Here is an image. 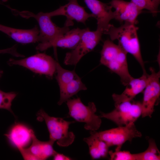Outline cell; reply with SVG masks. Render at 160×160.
Here are the masks:
<instances>
[{
	"instance_id": "cell-1",
	"label": "cell",
	"mask_w": 160,
	"mask_h": 160,
	"mask_svg": "<svg viewBox=\"0 0 160 160\" xmlns=\"http://www.w3.org/2000/svg\"><path fill=\"white\" fill-rule=\"evenodd\" d=\"M135 24L124 22L119 27L110 24L103 34L108 35L112 41L117 40L118 44L127 53L132 55L141 66L143 73H147L141 55L137 31Z\"/></svg>"
},
{
	"instance_id": "cell-2",
	"label": "cell",
	"mask_w": 160,
	"mask_h": 160,
	"mask_svg": "<svg viewBox=\"0 0 160 160\" xmlns=\"http://www.w3.org/2000/svg\"><path fill=\"white\" fill-rule=\"evenodd\" d=\"M127 54L119 44L107 40L104 42L100 60L101 64L119 76L122 84L125 86L133 77L129 71Z\"/></svg>"
},
{
	"instance_id": "cell-3",
	"label": "cell",
	"mask_w": 160,
	"mask_h": 160,
	"mask_svg": "<svg viewBox=\"0 0 160 160\" xmlns=\"http://www.w3.org/2000/svg\"><path fill=\"white\" fill-rule=\"evenodd\" d=\"M112 97L115 109L107 113H101L100 116L108 119L121 126L134 123L141 115V103L129 99L121 94H113Z\"/></svg>"
},
{
	"instance_id": "cell-4",
	"label": "cell",
	"mask_w": 160,
	"mask_h": 160,
	"mask_svg": "<svg viewBox=\"0 0 160 160\" xmlns=\"http://www.w3.org/2000/svg\"><path fill=\"white\" fill-rule=\"evenodd\" d=\"M20 16L25 18L33 17L38 22L40 27L39 42L36 47L41 51L42 48L57 38L63 35L69 30V26L64 25L62 27L57 26L51 20L47 12H40L37 14L27 11L19 12Z\"/></svg>"
},
{
	"instance_id": "cell-5",
	"label": "cell",
	"mask_w": 160,
	"mask_h": 160,
	"mask_svg": "<svg viewBox=\"0 0 160 160\" xmlns=\"http://www.w3.org/2000/svg\"><path fill=\"white\" fill-rule=\"evenodd\" d=\"M69 109V115L76 121L85 123L84 128L90 131H96L100 127L102 121L100 116L95 113L97 108L93 102L85 105L79 97L66 101Z\"/></svg>"
},
{
	"instance_id": "cell-6",
	"label": "cell",
	"mask_w": 160,
	"mask_h": 160,
	"mask_svg": "<svg viewBox=\"0 0 160 160\" xmlns=\"http://www.w3.org/2000/svg\"><path fill=\"white\" fill-rule=\"evenodd\" d=\"M37 115L44 121L49 132V140L56 141L58 145L64 147L73 142L75 135L73 132L69 131L68 129L69 125L75 121H67L61 118L50 116L42 109L38 111Z\"/></svg>"
},
{
	"instance_id": "cell-7",
	"label": "cell",
	"mask_w": 160,
	"mask_h": 160,
	"mask_svg": "<svg viewBox=\"0 0 160 160\" xmlns=\"http://www.w3.org/2000/svg\"><path fill=\"white\" fill-rule=\"evenodd\" d=\"M99 138L104 141L109 147L116 146L115 151L120 150L123 144L127 141L140 137L142 135L137 129L134 123L118 126L103 131H92Z\"/></svg>"
},
{
	"instance_id": "cell-8",
	"label": "cell",
	"mask_w": 160,
	"mask_h": 160,
	"mask_svg": "<svg viewBox=\"0 0 160 160\" xmlns=\"http://www.w3.org/2000/svg\"><path fill=\"white\" fill-rule=\"evenodd\" d=\"M103 34L97 30L92 31L88 28H86L76 47L66 53L64 64L76 65L84 55L94 49L100 41Z\"/></svg>"
},
{
	"instance_id": "cell-9",
	"label": "cell",
	"mask_w": 160,
	"mask_h": 160,
	"mask_svg": "<svg viewBox=\"0 0 160 160\" xmlns=\"http://www.w3.org/2000/svg\"><path fill=\"white\" fill-rule=\"evenodd\" d=\"M56 62L50 56L39 53L19 60L11 59L8 62L10 65L21 66L36 73L52 77L56 72Z\"/></svg>"
},
{
	"instance_id": "cell-10",
	"label": "cell",
	"mask_w": 160,
	"mask_h": 160,
	"mask_svg": "<svg viewBox=\"0 0 160 160\" xmlns=\"http://www.w3.org/2000/svg\"><path fill=\"white\" fill-rule=\"evenodd\" d=\"M151 73L148 75V81L144 89L143 100L141 103L142 117L151 118L154 111V106L160 95V72H156L152 67Z\"/></svg>"
},
{
	"instance_id": "cell-11",
	"label": "cell",
	"mask_w": 160,
	"mask_h": 160,
	"mask_svg": "<svg viewBox=\"0 0 160 160\" xmlns=\"http://www.w3.org/2000/svg\"><path fill=\"white\" fill-rule=\"evenodd\" d=\"M31 139L32 143L29 148H22L19 149L24 159L45 160L53 156L57 153L53 147L54 141L49 139L46 142L39 140L36 137L33 130Z\"/></svg>"
},
{
	"instance_id": "cell-12",
	"label": "cell",
	"mask_w": 160,
	"mask_h": 160,
	"mask_svg": "<svg viewBox=\"0 0 160 160\" xmlns=\"http://www.w3.org/2000/svg\"><path fill=\"white\" fill-rule=\"evenodd\" d=\"M68 1V3L65 5L55 10L47 12L48 15L51 17L58 15L65 16L67 19L64 25L68 26L73 25V20L85 24L88 18L94 17L92 13L87 12L84 8L79 4L78 0Z\"/></svg>"
},
{
	"instance_id": "cell-13",
	"label": "cell",
	"mask_w": 160,
	"mask_h": 160,
	"mask_svg": "<svg viewBox=\"0 0 160 160\" xmlns=\"http://www.w3.org/2000/svg\"><path fill=\"white\" fill-rule=\"evenodd\" d=\"M89 9L97 20V30L103 33L108 29L110 21L114 19V12L109 4L98 0H84Z\"/></svg>"
},
{
	"instance_id": "cell-14",
	"label": "cell",
	"mask_w": 160,
	"mask_h": 160,
	"mask_svg": "<svg viewBox=\"0 0 160 160\" xmlns=\"http://www.w3.org/2000/svg\"><path fill=\"white\" fill-rule=\"evenodd\" d=\"M109 4L115 9L114 19L121 23L129 22L136 24L138 16L142 12L131 1L111 0Z\"/></svg>"
},
{
	"instance_id": "cell-15",
	"label": "cell",
	"mask_w": 160,
	"mask_h": 160,
	"mask_svg": "<svg viewBox=\"0 0 160 160\" xmlns=\"http://www.w3.org/2000/svg\"><path fill=\"white\" fill-rule=\"evenodd\" d=\"M0 31L7 35L15 41L22 44L39 42V30L37 25L31 29H22L0 24Z\"/></svg>"
},
{
	"instance_id": "cell-16",
	"label": "cell",
	"mask_w": 160,
	"mask_h": 160,
	"mask_svg": "<svg viewBox=\"0 0 160 160\" xmlns=\"http://www.w3.org/2000/svg\"><path fill=\"white\" fill-rule=\"evenodd\" d=\"M85 29L77 28L69 30L63 35L44 46L41 51L45 50L52 47L73 49L77 45Z\"/></svg>"
},
{
	"instance_id": "cell-17",
	"label": "cell",
	"mask_w": 160,
	"mask_h": 160,
	"mask_svg": "<svg viewBox=\"0 0 160 160\" xmlns=\"http://www.w3.org/2000/svg\"><path fill=\"white\" fill-rule=\"evenodd\" d=\"M32 130L20 124L15 125L9 132L5 135L18 149L24 148L31 139Z\"/></svg>"
},
{
	"instance_id": "cell-18",
	"label": "cell",
	"mask_w": 160,
	"mask_h": 160,
	"mask_svg": "<svg viewBox=\"0 0 160 160\" xmlns=\"http://www.w3.org/2000/svg\"><path fill=\"white\" fill-rule=\"evenodd\" d=\"M90 134L89 137L84 138L83 140L88 146L92 158L96 159L106 157L108 153L109 147L92 131H90Z\"/></svg>"
},
{
	"instance_id": "cell-19",
	"label": "cell",
	"mask_w": 160,
	"mask_h": 160,
	"mask_svg": "<svg viewBox=\"0 0 160 160\" xmlns=\"http://www.w3.org/2000/svg\"><path fill=\"white\" fill-rule=\"evenodd\" d=\"M60 98L58 104L62 105L79 91L87 89L85 85L82 82L80 77L70 82L59 87Z\"/></svg>"
},
{
	"instance_id": "cell-20",
	"label": "cell",
	"mask_w": 160,
	"mask_h": 160,
	"mask_svg": "<svg viewBox=\"0 0 160 160\" xmlns=\"http://www.w3.org/2000/svg\"><path fill=\"white\" fill-rule=\"evenodd\" d=\"M148 75L143 73L139 78L133 77L121 94L129 99L133 100L137 95L144 90L147 83Z\"/></svg>"
},
{
	"instance_id": "cell-21",
	"label": "cell",
	"mask_w": 160,
	"mask_h": 160,
	"mask_svg": "<svg viewBox=\"0 0 160 160\" xmlns=\"http://www.w3.org/2000/svg\"><path fill=\"white\" fill-rule=\"evenodd\" d=\"M149 145L144 151L134 154L135 160H159L160 152L153 139L148 140Z\"/></svg>"
},
{
	"instance_id": "cell-22",
	"label": "cell",
	"mask_w": 160,
	"mask_h": 160,
	"mask_svg": "<svg viewBox=\"0 0 160 160\" xmlns=\"http://www.w3.org/2000/svg\"><path fill=\"white\" fill-rule=\"evenodd\" d=\"M56 79L59 87L66 84L79 77L74 71H70L63 68L56 62Z\"/></svg>"
},
{
	"instance_id": "cell-23",
	"label": "cell",
	"mask_w": 160,
	"mask_h": 160,
	"mask_svg": "<svg viewBox=\"0 0 160 160\" xmlns=\"http://www.w3.org/2000/svg\"><path fill=\"white\" fill-rule=\"evenodd\" d=\"M131 1L140 10L145 9L149 10L153 16H156L159 12L160 0H131Z\"/></svg>"
},
{
	"instance_id": "cell-24",
	"label": "cell",
	"mask_w": 160,
	"mask_h": 160,
	"mask_svg": "<svg viewBox=\"0 0 160 160\" xmlns=\"http://www.w3.org/2000/svg\"><path fill=\"white\" fill-rule=\"evenodd\" d=\"M16 95L15 92H6L0 89V109H6L12 113L11 109L12 103Z\"/></svg>"
},
{
	"instance_id": "cell-25",
	"label": "cell",
	"mask_w": 160,
	"mask_h": 160,
	"mask_svg": "<svg viewBox=\"0 0 160 160\" xmlns=\"http://www.w3.org/2000/svg\"><path fill=\"white\" fill-rule=\"evenodd\" d=\"M108 154L111 160H135L134 154L127 151H108Z\"/></svg>"
},
{
	"instance_id": "cell-26",
	"label": "cell",
	"mask_w": 160,
	"mask_h": 160,
	"mask_svg": "<svg viewBox=\"0 0 160 160\" xmlns=\"http://www.w3.org/2000/svg\"><path fill=\"white\" fill-rule=\"evenodd\" d=\"M54 160H71V159L66 156L63 154L58 153L57 152L53 156Z\"/></svg>"
},
{
	"instance_id": "cell-27",
	"label": "cell",
	"mask_w": 160,
	"mask_h": 160,
	"mask_svg": "<svg viewBox=\"0 0 160 160\" xmlns=\"http://www.w3.org/2000/svg\"><path fill=\"white\" fill-rule=\"evenodd\" d=\"M2 73V71H0V78L1 77Z\"/></svg>"
},
{
	"instance_id": "cell-28",
	"label": "cell",
	"mask_w": 160,
	"mask_h": 160,
	"mask_svg": "<svg viewBox=\"0 0 160 160\" xmlns=\"http://www.w3.org/2000/svg\"><path fill=\"white\" fill-rule=\"evenodd\" d=\"M8 0H2V1L4 2H6Z\"/></svg>"
}]
</instances>
